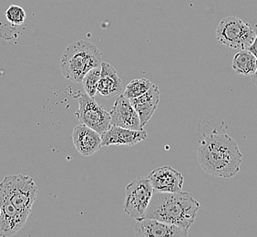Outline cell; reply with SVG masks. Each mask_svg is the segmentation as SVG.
Here are the masks:
<instances>
[{"label":"cell","instance_id":"obj_8","mask_svg":"<svg viewBox=\"0 0 257 237\" xmlns=\"http://www.w3.org/2000/svg\"><path fill=\"white\" fill-rule=\"evenodd\" d=\"M29 214L20 212L0 188V237H10L26 224Z\"/></svg>","mask_w":257,"mask_h":237},{"label":"cell","instance_id":"obj_12","mask_svg":"<svg viewBox=\"0 0 257 237\" xmlns=\"http://www.w3.org/2000/svg\"><path fill=\"white\" fill-rule=\"evenodd\" d=\"M100 136L102 146H134L147 138V132L144 130H131L117 125H110L105 133L100 134Z\"/></svg>","mask_w":257,"mask_h":237},{"label":"cell","instance_id":"obj_6","mask_svg":"<svg viewBox=\"0 0 257 237\" xmlns=\"http://www.w3.org/2000/svg\"><path fill=\"white\" fill-rule=\"evenodd\" d=\"M154 193V188L148 176L135 179L126 187L124 212L135 220L143 219Z\"/></svg>","mask_w":257,"mask_h":237},{"label":"cell","instance_id":"obj_7","mask_svg":"<svg viewBox=\"0 0 257 237\" xmlns=\"http://www.w3.org/2000/svg\"><path fill=\"white\" fill-rule=\"evenodd\" d=\"M79 109L76 111L80 124L87 125L99 134L105 133L110 124V115L103 107L98 103L94 97L88 94H79L78 97Z\"/></svg>","mask_w":257,"mask_h":237},{"label":"cell","instance_id":"obj_4","mask_svg":"<svg viewBox=\"0 0 257 237\" xmlns=\"http://www.w3.org/2000/svg\"><path fill=\"white\" fill-rule=\"evenodd\" d=\"M216 39L221 44L232 50H249L255 40V28L243 22L235 16L220 21L216 28Z\"/></svg>","mask_w":257,"mask_h":237},{"label":"cell","instance_id":"obj_20","mask_svg":"<svg viewBox=\"0 0 257 237\" xmlns=\"http://www.w3.org/2000/svg\"><path fill=\"white\" fill-rule=\"evenodd\" d=\"M255 32H256V36H255V40L253 41L252 46L250 47L249 50L252 52V54L256 57L257 59V26L255 27ZM252 81L253 84L257 86V70L254 74L252 75Z\"/></svg>","mask_w":257,"mask_h":237},{"label":"cell","instance_id":"obj_14","mask_svg":"<svg viewBox=\"0 0 257 237\" xmlns=\"http://www.w3.org/2000/svg\"><path fill=\"white\" fill-rule=\"evenodd\" d=\"M130 100L138 112L141 125L144 128L157 109L160 101V90L156 85L153 84L142 96Z\"/></svg>","mask_w":257,"mask_h":237},{"label":"cell","instance_id":"obj_19","mask_svg":"<svg viewBox=\"0 0 257 237\" xmlns=\"http://www.w3.org/2000/svg\"><path fill=\"white\" fill-rule=\"evenodd\" d=\"M5 15L10 24L15 27L22 25L26 20L25 10L20 6H10V8L6 10Z\"/></svg>","mask_w":257,"mask_h":237},{"label":"cell","instance_id":"obj_2","mask_svg":"<svg viewBox=\"0 0 257 237\" xmlns=\"http://www.w3.org/2000/svg\"><path fill=\"white\" fill-rule=\"evenodd\" d=\"M200 203L187 192L154 191L144 218L155 219L189 230L197 216Z\"/></svg>","mask_w":257,"mask_h":237},{"label":"cell","instance_id":"obj_15","mask_svg":"<svg viewBox=\"0 0 257 237\" xmlns=\"http://www.w3.org/2000/svg\"><path fill=\"white\" fill-rule=\"evenodd\" d=\"M101 72L99 77L97 93L105 98H111L121 93L122 81L117 74V70L112 65L101 62Z\"/></svg>","mask_w":257,"mask_h":237},{"label":"cell","instance_id":"obj_13","mask_svg":"<svg viewBox=\"0 0 257 237\" xmlns=\"http://www.w3.org/2000/svg\"><path fill=\"white\" fill-rule=\"evenodd\" d=\"M72 141L76 150L84 157L94 154L102 147L100 134L85 124L75 127Z\"/></svg>","mask_w":257,"mask_h":237},{"label":"cell","instance_id":"obj_16","mask_svg":"<svg viewBox=\"0 0 257 237\" xmlns=\"http://www.w3.org/2000/svg\"><path fill=\"white\" fill-rule=\"evenodd\" d=\"M232 68L237 74H254L257 70V59L249 50H240L232 59Z\"/></svg>","mask_w":257,"mask_h":237},{"label":"cell","instance_id":"obj_5","mask_svg":"<svg viewBox=\"0 0 257 237\" xmlns=\"http://www.w3.org/2000/svg\"><path fill=\"white\" fill-rule=\"evenodd\" d=\"M0 188L18 210L30 215L38 195V186L32 178L24 174L9 175L0 183Z\"/></svg>","mask_w":257,"mask_h":237},{"label":"cell","instance_id":"obj_3","mask_svg":"<svg viewBox=\"0 0 257 237\" xmlns=\"http://www.w3.org/2000/svg\"><path fill=\"white\" fill-rule=\"evenodd\" d=\"M101 52L91 42L80 40L69 45L60 59V69L65 78L81 83L89 70L101 65Z\"/></svg>","mask_w":257,"mask_h":237},{"label":"cell","instance_id":"obj_10","mask_svg":"<svg viewBox=\"0 0 257 237\" xmlns=\"http://www.w3.org/2000/svg\"><path fill=\"white\" fill-rule=\"evenodd\" d=\"M110 124L131 130H143L139 114L130 99L119 94L109 111Z\"/></svg>","mask_w":257,"mask_h":237},{"label":"cell","instance_id":"obj_9","mask_svg":"<svg viewBox=\"0 0 257 237\" xmlns=\"http://www.w3.org/2000/svg\"><path fill=\"white\" fill-rule=\"evenodd\" d=\"M135 234L138 237H185L188 230L155 219L136 220Z\"/></svg>","mask_w":257,"mask_h":237},{"label":"cell","instance_id":"obj_17","mask_svg":"<svg viewBox=\"0 0 257 237\" xmlns=\"http://www.w3.org/2000/svg\"><path fill=\"white\" fill-rule=\"evenodd\" d=\"M153 84L154 83H152L147 79H134L126 86L123 95L127 99H135L145 93L153 86Z\"/></svg>","mask_w":257,"mask_h":237},{"label":"cell","instance_id":"obj_18","mask_svg":"<svg viewBox=\"0 0 257 237\" xmlns=\"http://www.w3.org/2000/svg\"><path fill=\"white\" fill-rule=\"evenodd\" d=\"M101 68L96 67L90 69L87 74L85 75L84 78L82 79L81 83L83 85L85 91L90 97H95L97 94V88L99 83V77H100Z\"/></svg>","mask_w":257,"mask_h":237},{"label":"cell","instance_id":"obj_1","mask_svg":"<svg viewBox=\"0 0 257 237\" xmlns=\"http://www.w3.org/2000/svg\"><path fill=\"white\" fill-rule=\"evenodd\" d=\"M197 157L204 172L212 176L223 178L235 176L242 160L237 143L219 127L203 135L198 147Z\"/></svg>","mask_w":257,"mask_h":237},{"label":"cell","instance_id":"obj_11","mask_svg":"<svg viewBox=\"0 0 257 237\" xmlns=\"http://www.w3.org/2000/svg\"><path fill=\"white\" fill-rule=\"evenodd\" d=\"M154 191L162 193L181 192L183 185L182 173L170 166L154 169L148 175Z\"/></svg>","mask_w":257,"mask_h":237}]
</instances>
